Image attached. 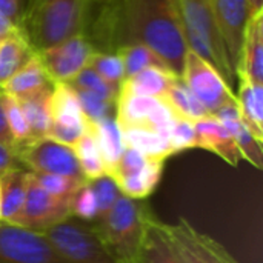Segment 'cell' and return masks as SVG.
<instances>
[{
    "label": "cell",
    "mask_w": 263,
    "mask_h": 263,
    "mask_svg": "<svg viewBox=\"0 0 263 263\" xmlns=\"http://www.w3.org/2000/svg\"><path fill=\"white\" fill-rule=\"evenodd\" d=\"M125 148H133L148 159L166 160L173 156L170 139L160 136L148 128H126L120 129Z\"/></svg>",
    "instance_id": "cell-26"
},
{
    "label": "cell",
    "mask_w": 263,
    "mask_h": 263,
    "mask_svg": "<svg viewBox=\"0 0 263 263\" xmlns=\"http://www.w3.org/2000/svg\"><path fill=\"white\" fill-rule=\"evenodd\" d=\"M233 136L242 159L248 160L253 166H256L257 170H262L263 166V149L262 142H259L243 125L240 114H239V108H237V102L230 103L223 108H220L216 114H213Z\"/></svg>",
    "instance_id": "cell-16"
},
{
    "label": "cell",
    "mask_w": 263,
    "mask_h": 263,
    "mask_svg": "<svg viewBox=\"0 0 263 263\" xmlns=\"http://www.w3.org/2000/svg\"><path fill=\"white\" fill-rule=\"evenodd\" d=\"M71 216L91 223L97 219V200L88 180L82 183L71 197Z\"/></svg>",
    "instance_id": "cell-36"
},
{
    "label": "cell",
    "mask_w": 263,
    "mask_h": 263,
    "mask_svg": "<svg viewBox=\"0 0 263 263\" xmlns=\"http://www.w3.org/2000/svg\"><path fill=\"white\" fill-rule=\"evenodd\" d=\"M34 54V48L22 29H17L6 39L0 40V83L17 72Z\"/></svg>",
    "instance_id": "cell-23"
},
{
    "label": "cell",
    "mask_w": 263,
    "mask_h": 263,
    "mask_svg": "<svg viewBox=\"0 0 263 263\" xmlns=\"http://www.w3.org/2000/svg\"><path fill=\"white\" fill-rule=\"evenodd\" d=\"M17 163L18 162H17V157H15L14 151L9 146L0 143V176L5 174L9 170H12V168H17L18 166Z\"/></svg>",
    "instance_id": "cell-40"
},
{
    "label": "cell",
    "mask_w": 263,
    "mask_h": 263,
    "mask_svg": "<svg viewBox=\"0 0 263 263\" xmlns=\"http://www.w3.org/2000/svg\"><path fill=\"white\" fill-rule=\"evenodd\" d=\"M162 231L177 263H239L217 240L197 231L186 219L160 222Z\"/></svg>",
    "instance_id": "cell-7"
},
{
    "label": "cell",
    "mask_w": 263,
    "mask_h": 263,
    "mask_svg": "<svg viewBox=\"0 0 263 263\" xmlns=\"http://www.w3.org/2000/svg\"><path fill=\"white\" fill-rule=\"evenodd\" d=\"M236 76L263 85V9L253 12L245 26Z\"/></svg>",
    "instance_id": "cell-14"
},
{
    "label": "cell",
    "mask_w": 263,
    "mask_h": 263,
    "mask_svg": "<svg viewBox=\"0 0 263 263\" xmlns=\"http://www.w3.org/2000/svg\"><path fill=\"white\" fill-rule=\"evenodd\" d=\"M88 182H89V185L94 191L96 200H97V219H96V222H92V225H97L106 217V214L114 206L116 200L119 199V196L122 193H120L116 180L109 174H103L102 177L88 180Z\"/></svg>",
    "instance_id": "cell-32"
},
{
    "label": "cell",
    "mask_w": 263,
    "mask_h": 263,
    "mask_svg": "<svg viewBox=\"0 0 263 263\" xmlns=\"http://www.w3.org/2000/svg\"><path fill=\"white\" fill-rule=\"evenodd\" d=\"M71 216V199L54 197L46 193L29 173L25 202L9 223L29 231L43 233Z\"/></svg>",
    "instance_id": "cell-11"
},
{
    "label": "cell",
    "mask_w": 263,
    "mask_h": 263,
    "mask_svg": "<svg viewBox=\"0 0 263 263\" xmlns=\"http://www.w3.org/2000/svg\"><path fill=\"white\" fill-rule=\"evenodd\" d=\"M76 94H77L82 112L88 123H96L106 117L114 116V109H116L114 103H111L96 94L80 91V89H76Z\"/></svg>",
    "instance_id": "cell-34"
},
{
    "label": "cell",
    "mask_w": 263,
    "mask_h": 263,
    "mask_svg": "<svg viewBox=\"0 0 263 263\" xmlns=\"http://www.w3.org/2000/svg\"><path fill=\"white\" fill-rule=\"evenodd\" d=\"M83 34L100 52L142 43L180 77L188 46L179 0H94Z\"/></svg>",
    "instance_id": "cell-1"
},
{
    "label": "cell",
    "mask_w": 263,
    "mask_h": 263,
    "mask_svg": "<svg viewBox=\"0 0 263 263\" xmlns=\"http://www.w3.org/2000/svg\"><path fill=\"white\" fill-rule=\"evenodd\" d=\"M170 145H171L173 154L182 153L190 148H196L194 123L190 120L176 117V122H174L171 134H170Z\"/></svg>",
    "instance_id": "cell-37"
},
{
    "label": "cell",
    "mask_w": 263,
    "mask_h": 263,
    "mask_svg": "<svg viewBox=\"0 0 263 263\" xmlns=\"http://www.w3.org/2000/svg\"><path fill=\"white\" fill-rule=\"evenodd\" d=\"M88 68H91L94 72H97L103 80L114 86H120V83L125 80V71L122 60L119 54L116 52H100L94 51L89 57Z\"/></svg>",
    "instance_id": "cell-31"
},
{
    "label": "cell",
    "mask_w": 263,
    "mask_h": 263,
    "mask_svg": "<svg viewBox=\"0 0 263 263\" xmlns=\"http://www.w3.org/2000/svg\"><path fill=\"white\" fill-rule=\"evenodd\" d=\"M43 236L66 263H119L99 230L76 216L48 228Z\"/></svg>",
    "instance_id": "cell-5"
},
{
    "label": "cell",
    "mask_w": 263,
    "mask_h": 263,
    "mask_svg": "<svg viewBox=\"0 0 263 263\" xmlns=\"http://www.w3.org/2000/svg\"><path fill=\"white\" fill-rule=\"evenodd\" d=\"M0 143L9 146L14 151L15 142H14L12 134L9 131V126H8V120H6V114H5V106H3V92L0 94Z\"/></svg>",
    "instance_id": "cell-39"
},
{
    "label": "cell",
    "mask_w": 263,
    "mask_h": 263,
    "mask_svg": "<svg viewBox=\"0 0 263 263\" xmlns=\"http://www.w3.org/2000/svg\"><path fill=\"white\" fill-rule=\"evenodd\" d=\"M86 129L88 122L82 112L76 89L69 83H54L49 96V128L46 137L72 148Z\"/></svg>",
    "instance_id": "cell-9"
},
{
    "label": "cell",
    "mask_w": 263,
    "mask_h": 263,
    "mask_svg": "<svg viewBox=\"0 0 263 263\" xmlns=\"http://www.w3.org/2000/svg\"><path fill=\"white\" fill-rule=\"evenodd\" d=\"M248 5H250L251 14H253V12H257V11H262L263 9V0H248Z\"/></svg>",
    "instance_id": "cell-42"
},
{
    "label": "cell",
    "mask_w": 263,
    "mask_h": 263,
    "mask_svg": "<svg viewBox=\"0 0 263 263\" xmlns=\"http://www.w3.org/2000/svg\"><path fill=\"white\" fill-rule=\"evenodd\" d=\"M34 180L51 196L60 199H71L79 186L85 182H77L74 179L57 176V174H43V173H31Z\"/></svg>",
    "instance_id": "cell-35"
},
{
    "label": "cell",
    "mask_w": 263,
    "mask_h": 263,
    "mask_svg": "<svg viewBox=\"0 0 263 263\" xmlns=\"http://www.w3.org/2000/svg\"><path fill=\"white\" fill-rule=\"evenodd\" d=\"M2 92H3V91H2V86H0V94H2Z\"/></svg>",
    "instance_id": "cell-43"
},
{
    "label": "cell",
    "mask_w": 263,
    "mask_h": 263,
    "mask_svg": "<svg viewBox=\"0 0 263 263\" xmlns=\"http://www.w3.org/2000/svg\"><path fill=\"white\" fill-rule=\"evenodd\" d=\"M3 106H5V114H6L8 126H9V131H11L12 139L15 142V146L29 142L31 140L29 128H28L26 119L23 116V111H22L17 99L3 92Z\"/></svg>",
    "instance_id": "cell-33"
},
{
    "label": "cell",
    "mask_w": 263,
    "mask_h": 263,
    "mask_svg": "<svg viewBox=\"0 0 263 263\" xmlns=\"http://www.w3.org/2000/svg\"><path fill=\"white\" fill-rule=\"evenodd\" d=\"M17 29H20V28L15 26L8 17H5V15L0 12V40L6 39L8 35H11L12 32H15Z\"/></svg>",
    "instance_id": "cell-41"
},
{
    "label": "cell",
    "mask_w": 263,
    "mask_h": 263,
    "mask_svg": "<svg viewBox=\"0 0 263 263\" xmlns=\"http://www.w3.org/2000/svg\"><path fill=\"white\" fill-rule=\"evenodd\" d=\"M94 51L85 34H76L37 54L52 83H68L88 66Z\"/></svg>",
    "instance_id": "cell-12"
},
{
    "label": "cell",
    "mask_w": 263,
    "mask_h": 263,
    "mask_svg": "<svg viewBox=\"0 0 263 263\" xmlns=\"http://www.w3.org/2000/svg\"><path fill=\"white\" fill-rule=\"evenodd\" d=\"M185 42L190 51L210 62L231 86L234 71L217 28L210 0H179Z\"/></svg>",
    "instance_id": "cell-3"
},
{
    "label": "cell",
    "mask_w": 263,
    "mask_h": 263,
    "mask_svg": "<svg viewBox=\"0 0 263 263\" xmlns=\"http://www.w3.org/2000/svg\"><path fill=\"white\" fill-rule=\"evenodd\" d=\"M116 54H119V57L122 60L125 79L133 77L137 72H140L149 66H165L162 63V60L156 55V52H153L148 46H145L142 43L125 45Z\"/></svg>",
    "instance_id": "cell-29"
},
{
    "label": "cell",
    "mask_w": 263,
    "mask_h": 263,
    "mask_svg": "<svg viewBox=\"0 0 263 263\" xmlns=\"http://www.w3.org/2000/svg\"><path fill=\"white\" fill-rule=\"evenodd\" d=\"M165 160L162 159H148L146 166L137 174L112 177L120 190V193L131 199H146L157 186Z\"/></svg>",
    "instance_id": "cell-22"
},
{
    "label": "cell",
    "mask_w": 263,
    "mask_h": 263,
    "mask_svg": "<svg viewBox=\"0 0 263 263\" xmlns=\"http://www.w3.org/2000/svg\"><path fill=\"white\" fill-rule=\"evenodd\" d=\"M88 129L92 133V136L97 142V146H99V151H100V156H102V160L105 165V171H106V174L111 176L123 154V149H125L122 131H120L114 116L106 117L96 123H88Z\"/></svg>",
    "instance_id": "cell-20"
},
{
    "label": "cell",
    "mask_w": 263,
    "mask_h": 263,
    "mask_svg": "<svg viewBox=\"0 0 263 263\" xmlns=\"http://www.w3.org/2000/svg\"><path fill=\"white\" fill-rule=\"evenodd\" d=\"M74 89H80V91H86L91 94H96L111 103L116 105L117 100V94H119V88L108 83L106 80H103L97 72H94L91 68H85L83 71H80L71 82H68Z\"/></svg>",
    "instance_id": "cell-30"
},
{
    "label": "cell",
    "mask_w": 263,
    "mask_h": 263,
    "mask_svg": "<svg viewBox=\"0 0 263 263\" xmlns=\"http://www.w3.org/2000/svg\"><path fill=\"white\" fill-rule=\"evenodd\" d=\"M136 263H177L173 250L162 231L160 220L151 213Z\"/></svg>",
    "instance_id": "cell-25"
},
{
    "label": "cell",
    "mask_w": 263,
    "mask_h": 263,
    "mask_svg": "<svg viewBox=\"0 0 263 263\" xmlns=\"http://www.w3.org/2000/svg\"><path fill=\"white\" fill-rule=\"evenodd\" d=\"M94 0H29L20 29L35 52L83 34Z\"/></svg>",
    "instance_id": "cell-2"
},
{
    "label": "cell",
    "mask_w": 263,
    "mask_h": 263,
    "mask_svg": "<svg viewBox=\"0 0 263 263\" xmlns=\"http://www.w3.org/2000/svg\"><path fill=\"white\" fill-rule=\"evenodd\" d=\"M28 179L29 171L20 166L0 176V220L11 222L20 211L26 196Z\"/></svg>",
    "instance_id": "cell-21"
},
{
    "label": "cell",
    "mask_w": 263,
    "mask_h": 263,
    "mask_svg": "<svg viewBox=\"0 0 263 263\" xmlns=\"http://www.w3.org/2000/svg\"><path fill=\"white\" fill-rule=\"evenodd\" d=\"M210 2H211L217 28L220 31L222 40L225 43L230 57V63L236 74L240 60L245 26L251 17L248 0H210Z\"/></svg>",
    "instance_id": "cell-13"
},
{
    "label": "cell",
    "mask_w": 263,
    "mask_h": 263,
    "mask_svg": "<svg viewBox=\"0 0 263 263\" xmlns=\"http://www.w3.org/2000/svg\"><path fill=\"white\" fill-rule=\"evenodd\" d=\"M23 11H25L23 0H0V12L18 28L22 25Z\"/></svg>",
    "instance_id": "cell-38"
},
{
    "label": "cell",
    "mask_w": 263,
    "mask_h": 263,
    "mask_svg": "<svg viewBox=\"0 0 263 263\" xmlns=\"http://www.w3.org/2000/svg\"><path fill=\"white\" fill-rule=\"evenodd\" d=\"M72 149L86 180H94L106 174L97 142L89 129H86V133L77 140Z\"/></svg>",
    "instance_id": "cell-28"
},
{
    "label": "cell",
    "mask_w": 263,
    "mask_h": 263,
    "mask_svg": "<svg viewBox=\"0 0 263 263\" xmlns=\"http://www.w3.org/2000/svg\"><path fill=\"white\" fill-rule=\"evenodd\" d=\"M170 109L173 111V114L179 119H185L190 122H197L200 119H205L208 116H211L203 105L194 97V94L186 88V85L182 82L180 77H177L170 89L166 91V94L162 99Z\"/></svg>",
    "instance_id": "cell-27"
},
{
    "label": "cell",
    "mask_w": 263,
    "mask_h": 263,
    "mask_svg": "<svg viewBox=\"0 0 263 263\" xmlns=\"http://www.w3.org/2000/svg\"><path fill=\"white\" fill-rule=\"evenodd\" d=\"M17 162L28 168L29 173L57 174L86 182L74 149L68 145L59 143L49 137L29 140L14 148Z\"/></svg>",
    "instance_id": "cell-6"
},
{
    "label": "cell",
    "mask_w": 263,
    "mask_h": 263,
    "mask_svg": "<svg viewBox=\"0 0 263 263\" xmlns=\"http://www.w3.org/2000/svg\"><path fill=\"white\" fill-rule=\"evenodd\" d=\"M194 131L196 148L211 151L225 162H228L231 166H239L242 154L230 131L214 116H208L205 119L194 122Z\"/></svg>",
    "instance_id": "cell-15"
},
{
    "label": "cell",
    "mask_w": 263,
    "mask_h": 263,
    "mask_svg": "<svg viewBox=\"0 0 263 263\" xmlns=\"http://www.w3.org/2000/svg\"><path fill=\"white\" fill-rule=\"evenodd\" d=\"M51 85H52V82L42 63L39 54H34L17 72H14L3 83H0L2 91L15 99L34 94V92L45 89Z\"/></svg>",
    "instance_id": "cell-17"
},
{
    "label": "cell",
    "mask_w": 263,
    "mask_h": 263,
    "mask_svg": "<svg viewBox=\"0 0 263 263\" xmlns=\"http://www.w3.org/2000/svg\"><path fill=\"white\" fill-rule=\"evenodd\" d=\"M0 263H66L43 233L0 220Z\"/></svg>",
    "instance_id": "cell-10"
},
{
    "label": "cell",
    "mask_w": 263,
    "mask_h": 263,
    "mask_svg": "<svg viewBox=\"0 0 263 263\" xmlns=\"http://www.w3.org/2000/svg\"><path fill=\"white\" fill-rule=\"evenodd\" d=\"M177 77L179 76H176L173 71H170L165 66H149L137 72L136 76L125 79L120 83L119 91H125L136 96L163 99L171 83Z\"/></svg>",
    "instance_id": "cell-18"
},
{
    "label": "cell",
    "mask_w": 263,
    "mask_h": 263,
    "mask_svg": "<svg viewBox=\"0 0 263 263\" xmlns=\"http://www.w3.org/2000/svg\"><path fill=\"white\" fill-rule=\"evenodd\" d=\"M180 79L211 116L236 102V96L222 74L210 62L190 49L185 55Z\"/></svg>",
    "instance_id": "cell-8"
},
{
    "label": "cell",
    "mask_w": 263,
    "mask_h": 263,
    "mask_svg": "<svg viewBox=\"0 0 263 263\" xmlns=\"http://www.w3.org/2000/svg\"><path fill=\"white\" fill-rule=\"evenodd\" d=\"M151 211L143 199L119 196L106 217L94 225L119 263H136Z\"/></svg>",
    "instance_id": "cell-4"
},
{
    "label": "cell",
    "mask_w": 263,
    "mask_h": 263,
    "mask_svg": "<svg viewBox=\"0 0 263 263\" xmlns=\"http://www.w3.org/2000/svg\"><path fill=\"white\" fill-rule=\"evenodd\" d=\"M240 119L247 129L263 142V85L239 79V94L236 96Z\"/></svg>",
    "instance_id": "cell-19"
},
{
    "label": "cell",
    "mask_w": 263,
    "mask_h": 263,
    "mask_svg": "<svg viewBox=\"0 0 263 263\" xmlns=\"http://www.w3.org/2000/svg\"><path fill=\"white\" fill-rule=\"evenodd\" d=\"M54 85V83H52ZM52 85L40 89L34 94L17 99L23 116L26 119L31 140L43 139L48 134L49 128V96L52 91Z\"/></svg>",
    "instance_id": "cell-24"
}]
</instances>
